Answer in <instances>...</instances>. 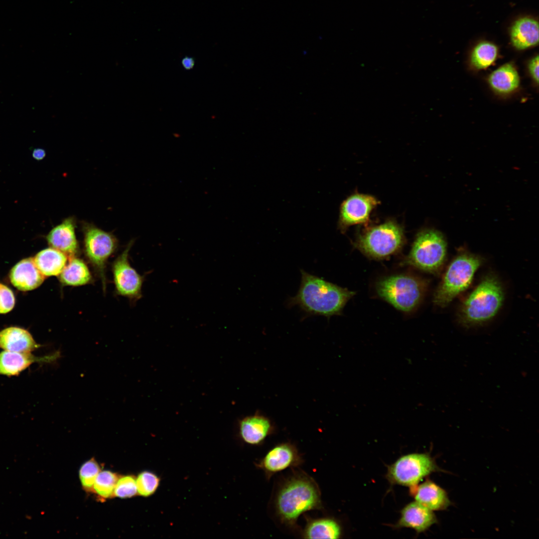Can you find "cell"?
<instances>
[{
	"mask_svg": "<svg viewBox=\"0 0 539 539\" xmlns=\"http://www.w3.org/2000/svg\"><path fill=\"white\" fill-rule=\"evenodd\" d=\"M378 295L396 308L405 312L413 310L424 292L423 283L415 277L400 274L380 280L376 285Z\"/></svg>",
	"mask_w": 539,
	"mask_h": 539,
	"instance_id": "7",
	"label": "cell"
},
{
	"mask_svg": "<svg viewBox=\"0 0 539 539\" xmlns=\"http://www.w3.org/2000/svg\"><path fill=\"white\" fill-rule=\"evenodd\" d=\"M322 507L319 488L315 482L306 475L294 476L279 492L276 509L280 519L293 524L302 513Z\"/></svg>",
	"mask_w": 539,
	"mask_h": 539,
	"instance_id": "2",
	"label": "cell"
},
{
	"mask_svg": "<svg viewBox=\"0 0 539 539\" xmlns=\"http://www.w3.org/2000/svg\"><path fill=\"white\" fill-rule=\"evenodd\" d=\"M379 204L374 197L363 194H354L345 200L341 205L339 219L340 229L365 223L369 219L371 211Z\"/></svg>",
	"mask_w": 539,
	"mask_h": 539,
	"instance_id": "11",
	"label": "cell"
},
{
	"mask_svg": "<svg viewBox=\"0 0 539 539\" xmlns=\"http://www.w3.org/2000/svg\"><path fill=\"white\" fill-rule=\"evenodd\" d=\"M137 494L147 497L153 495L160 483L159 477L150 471H143L136 477Z\"/></svg>",
	"mask_w": 539,
	"mask_h": 539,
	"instance_id": "28",
	"label": "cell"
},
{
	"mask_svg": "<svg viewBox=\"0 0 539 539\" xmlns=\"http://www.w3.org/2000/svg\"><path fill=\"white\" fill-rule=\"evenodd\" d=\"M437 522L433 511L416 501L410 503L401 511V517L396 528H410L417 533L423 532Z\"/></svg>",
	"mask_w": 539,
	"mask_h": 539,
	"instance_id": "15",
	"label": "cell"
},
{
	"mask_svg": "<svg viewBox=\"0 0 539 539\" xmlns=\"http://www.w3.org/2000/svg\"><path fill=\"white\" fill-rule=\"evenodd\" d=\"M410 488L415 501L432 511L445 510L451 504L445 490L432 481Z\"/></svg>",
	"mask_w": 539,
	"mask_h": 539,
	"instance_id": "16",
	"label": "cell"
},
{
	"mask_svg": "<svg viewBox=\"0 0 539 539\" xmlns=\"http://www.w3.org/2000/svg\"><path fill=\"white\" fill-rule=\"evenodd\" d=\"M511 39L513 46L520 50L538 44V21L530 17H524L517 20L511 28Z\"/></svg>",
	"mask_w": 539,
	"mask_h": 539,
	"instance_id": "20",
	"label": "cell"
},
{
	"mask_svg": "<svg viewBox=\"0 0 539 539\" xmlns=\"http://www.w3.org/2000/svg\"><path fill=\"white\" fill-rule=\"evenodd\" d=\"M67 259L65 254L51 247L40 251L33 259L40 272L44 276H57L61 273Z\"/></svg>",
	"mask_w": 539,
	"mask_h": 539,
	"instance_id": "22",
	"label": "cell"
},
{
	"mask_svg": "<svg viewBox=\"0 0 539 539\" xmlns=\"http://www.w3.org/2000/svg\"><path fill=\"white\" fill-rule=\"evenodd\" d=\"M440 471L428 454L412 453L401 456L389 466L386 478L391 484L411 487L432 473Z\"/></svg>",
	"mask_w": 539,
	"mask_h": 539,
	"instance_id": "9",
	"label": "cell"
},
{
	"mask_svg": "<svg viewBox=\"0 0 539 539\" xmlns=\"http://www.w3.org/2000/svg\"><path fill=\"white\" fill-rule=\"evenodd\" d=\"M76 221L73 217L65 219L54 227L46 236L49 245L68 258L78 256L80 248L75 234Z\"/></svg>",
	"mask_w": 539,
	"mask_h": 539,
	"instance_id": "13",
	"label": "cell"
},
{
	"mask_svg": "<svg viewBox=\"0 0 539 539\" xmlns=\"http://www.w3.org/2000/svg\"><path fill=\"white\" fill-rule=\"evenodd\" d=\"M482 263L478 256L463 253L450 264L434 295V303L444 307L471 284L474 274Z\"/></svg>",
	"mask_w": 539,
	"mask_h": 539,
	"instance_id": "4",
	"label": "cell"
},
{
	"mask_svg": "<svg viewBox=\"0 0 539 539\" xmlns=\"http://www.w3.org/2000/svg\"><path fill=\"white\" fill-rule=\"evenodd\" d=\"M15 298L12 290L5 285L0 284V313H6L14 307Z\"/></svg>",
	"mask_w": 539,
	"mask_h": 539,
	"instance_id": "30",
	"label": "cell"
},
{
	"mask_svg": "<svg viewBox=\"0 0 539 539\" xmlns=\"http://www.w3.org/2000/svg\"><path fill=\"white\" fill-rule=\"evenodd\" d=\"M498 52V47L496 45L489 42H481L472 51L471 63L478 69L487 68L496 60Z\"/></svg>",
	"mask_w": 539,
	"mask_h": 539,
	"instance_id": "26",
	"label": "cell"
},
{
	"mask_svg": "<svg viewBox=\"0 0 539 539\" xmlns=\"http://www.w3.org/2000/svg\"><path fill=\"white\" fill-rule=\"evenodd\" d=\"M133 243L134 240H131L113 261L112 271L116 294L136 301L142 297L144 276L130 265L129 261V253Z\"/></svg>",
	"mask_w": 539,
	"mask_h": 539,
	"instance_id": "10",
	"label": "cell"
},
{
	"mask_svg": "<svg viewBox=\"0 0 539 539\" xmlns=\"http://www.w3.org/2000/svg\"><path fill=\"white\" fill-rule=\"evenodd\" d=\"M181 64L185 70H190L194 67L195 61L193 57L186 56L182 59Z\"/></svg>",
	"mask_w": 539,
	"mask_h": 539,
	"instance_id": "32",
	"label": "cell"
},
{
	"mask_svg": "<svg viewBox=\"0 0 539 539\" xmlns=\"http://www.w3.org/2000/svg\"><path fill=\"white\" fill-rule=\"evenodd\" d=\"M301 282L288 307L298 306L308 315H338L355 293L300 270Z\"/></svg>",
	"mask_w": 539,
	"mask_h": 539,
	"instance_id": "1",
	"label": "cell"
},
{
	"mask_svg": "<svg viewBox=\"0 0 539 539\" xmlns=\"http://www.w3.org/2000/svg\"><path fill=\"white\" fill-rule=\"evenodd\" d=\"M55 354L36 357L31 352L3 351L0 352V375L16 376L34 362H46L55 359Z\"/></svg>",
	"mask_w": 539,
	"mask_h": 539,
	"instance_id": "18",
	"label": "cell"
},
{
	"mask_svg": "<svg viewBox=\"0 0 539 539\" xmlns=\"http://www.w3.org/2000/svg\"><path fill=\"white\" fill-rule=\"evenodd\" d=\"M9 278L16 288L28 291L40 286L44 281V276L36 267L33 259L27 258L20 261L12 268Z\"/></svg>",
	"mask_w": 539,
	"mask_h": 539,
	"instance_id": "17",
	"label": "cell"
},
{
	"mask_svg": "<svg viewBox=\"0 0 539 539\" xmlns=\"http://www.w3.org/2000/svg\"><path fill=\"white\" fill-rule=\"evenodd\" d=\"M101 468L98 462L92 458L84 462L79 471L80 481L83 490L88 494H93V486Z\"/></svg>",
	"mask_w": 539,
	"mask_h": 539,
	"instance_id": "27",
	"label": "cell"
},
{
	"mask_svg": "<svg viewBox=\"0 0 539 539\" xmlns=\"http://www.w3.org/2000/svg\"><path fill=\"white\" fill-rule=\"evenodd\" d=\"M403 242L402 228L390 221L364 233L359 237L356 245L368 256L382 259L398 251L402 247Z\"/></svg>",
	"mask_w": 539,
	"mask_h": 539,
	"instance_id": "8",
	"label": "cell"
},
{
	"mask_svg": "<svg viewBox=\"0 0 539 539\" xmlns=\"http://www.w3.org/2000/svg\"><path fill=\"white\" fill-rule=\"evenodd\" d=\"M39 346L30 333L24 329L9 327L0 331V348L5 351L31 352Z\"/></svg>",
	"mask_w": 539,
	"mask_h": 539,
	"instance_id": "19",
	"label": "cell"
},
{
	"mask_svg": "<svg viewBox=\"0 0 539 539\" xmlns=\"http://www.w3.org/2000/svg\"><path fill=\"white\" fill-rule=\"evenodd\" d=\"M301 460L296 448L290 443H284L278 444L269 450L260 461L258 466L268 476H270L299 465Z\"/></svg>",
	"mask_w": 539,
	"mask_h": 539,
	"instance_id": "12",
	"label": "cell"
},
{
	"mask_svg": "<svg viewBox=\"0 0 539 539\" xmlns=\"http://www.w3.org/2000/svg\"><path fill=\"white\" fill-rule=\"evenodd\" d=\"M137 494L136 477L132 475L120 476L115 487L114 497L127 499Z\"/></svg>",
	"mask_w": 539,
	"mask_h": 539,
	"instance_id": "29",
	"label": "cell"
},
{
	"mask_svg": "<svg viewBox=\"0 0 539 539\" xmlns=\"http://www.w3.org/2000/svg\"><path fill=\"white\" fill-rule=\"evenodd\" d=\"M341 533L339 525L329 518L315 519L306 526L303 535L305 539H338Z\"/></svg>",
	"mask_w": 539,
	"mask_h": 539,
	"instance_id": "24",
	"label": "cell"
},
{
	"mask_svg": "<svg viewBox=\"0 0 539 539\" xmlns=\"http://www.w3.org/2000/svg\"><path fill=\"white\" fill-rule=\"evenodd\" d=\"M45 155V151L42 148H35L32 152V157L37 160H42Z\"/></svg>",
	"mask_w": 539,
	"mask_h": 539,
	"instance_id": "33",
	"label": "cell"
},
{
	"mask_svg": "<svg viewBox=\"0 0 539 539\" xmlns=\"http://www.w3.org/2000/svg\"><path fill=\"white\" fill-rule=\"evenodd\" d=\"M68 263L58 275L62 286H78L93 282V278L86 263L78 256L68 258Z\"/></svg>",
	"mask_w": 539,
	"mask_h": 539,
	"instance_id": "21",
	"label": "cell"
},
{
	"mask_svg": "<svg viewBox=\"0 0 539 539\" xmlns=\"http://www.w3.org/2000/svg\"><path fill=\"white\" fill-rule=\"evenodd\" d=\"M488 82L495 91L500 94H508L519 87L520 76L512 64L506 63L489 75Z\"/></svg>",
	"mask_w": 539,
	"mask_h": 539,
	"instance_id": "23",
	"label": "cell"
},
{
	"mask_svg": "<svg viewBox=\"0 0 539 539\" xmlns=\"http://www.w3.org/2000/svg\"><path fill=\"white\" fill-rule=\"evenodd\" d=\"M239 427L242 439L252 445L262 443L274 431V425L271 419L259 412L240 420Z\"/></svg>",
	"mask_w": 539,
	"mask_h": 539,
	"instance_id": "14",
	"label": "cell"
},
{
	"mask_svg": "<svg viewBox=\"0 0 539 539\" xmlns=\"http://www.w3.org/2000/svg\"><path fill=\"white\" fill-rule=\"evenodd\" d=\"M120 475L109 470L101 471L98 474L93 486V493L96 498L101 502L114 498V491Z\"/></svg>",
	"mask_w": 539,
	"mask_h": 539,
	"instance_id": "25",
	"label": "cell"
},
{
	"mask_svg": "<svg viewBox=\"0 0 539 539\" xmlns=\"http://www.w3.org/2000/svg\"><path fill=\"white\" fill-rule=\"evenodd\" d=\"M81 228L85 257L100 278L105 292L106 265L118 248V241L112 233L104 231L92 224L83 222Z\"/></svg>",
	"mask_w": 539,
	"mask_h": 539,
	"instance_id": "5",
	"label": "cell"
},
{
	"mask_svg": "<svg viewBox=\"0 0 539 539\" xmlns=\"http://www.w3.org/2000/svg\"><path fill=\"white\" fill-rule=\"evenodd\" d=\"M447 243L442 234L427 230L418 234L404 263L427 272H435L446 259Z\"/></svg>",
	"mask_w": 539,
	"mask_h": 539,
	"instance_id": "6",
	"label": "cell"
},
{
	"mask_svg": "<svg viewBox=\"0 0 539 539\" xmlns=\"http://www.w3.org/2000/svg\"><path fill=\"white\" fill-rule=\"evenodd\" d=\"M529 73L532 78L538 84L539 83V56L533 58L528 64Z\"/></svg>",
	"mask_w": 539,
	"mask_h": 539,
	"instance_id": "31",
	"label": "cell"
},
{
	"mask_svg": "<svg viewBox=\"0 0 539 539\" xmlns=\"http://www.w3.org/2000/svg\"><path fill=\"white\" fill-rule=\"evenodd\" d=\"M504 300V292L499 279L495 275H487L462 303L460 320L466 326L487 322L496 315Z\"/></svg>",
	"mask_w": 539,
	"mask_h": 539,
	"instance_id": "3",
	"label": "cell"
}]
</instances>
